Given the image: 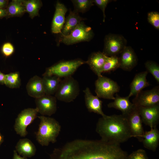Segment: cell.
I'll return each mask as SVG.
<instances>
[{
    "label": "cell",
    "instance_id": "484cf974",
    "mask_svg": "<svg viewBox=\"0 0 159 159\" xmlns=\"http://www.w3.org/2000/svg\"><path fill=\"white\" fill-rule=\"evenodd\" d=\"M26 11L32 19L39 15V10L42 5L41 1L38 0H23Z\"/></svg>",
    "mask_w": 159,
    "mask_h": 159
},
{
    "label": "cell",
    "instance_id": "52a82bcc",
    "mask_svg": "<svg viewBox=\"0 0 159 159\" xmlns=\"http://www.w3.org/2000/svg\"><path fill=\"white\" fill-rule=\"evenodd\" d=\"M95 86V92L99 98L114 100V94L120 90V87L116 82L102 75L98 77Z\"/></svg>",
    "mask_w": 159,
    "mask_h": 159
},
{
    "label": "cell",
    "instance_id": "ffe728a7",
    "mask_svg": "<svg viewBox=\"0 0 159 159\" xmlns=\"http://www.w3.org/2000/svg\"><path fill=\"white\" fill-rule=\"evenodd\" d=\"M140 138L145 148L153 152L156 151L159 143V131L157 127L145 132Z\"/></svg>",
    "mask_w": 159,
    "mask_h": 159
},
{
    "label": "cell",
    "instance_id": "5b68a950",
    "mask_svg": "<svg viewBox=\"0 0 159 159\" xmlns=\"http://www.w3.org/2000/svg\"><path fill=\"white\" fill-rule=\"evenodd\" d=\"M80 92L78 81L71 76L61 80L55 97L60 101L68 103L73 101L79 95Z\"/></svg>",
    "mask_w": 159,
    "mask_h": 159
},
{
    "label": "cell",
    "instance_id": "ba28073f",
    "mask_svg": "<svg viewBox=\"0 0 159 159\" xmlns=\"http://www.w3.org/2000/svg\"><path fill=\"white\" fill-rule=\"evenodd\" d=\"M127 41L122 35L109 34L105 37L102 53L106 56H117L127 46Z\"/></svg>",
    "mask_w": 159,
    "mask_h": 159
},
{
    "label": "cell",
    "instance_id": "8992f818",
    "mask_svg": "<svg viewBox=\"0 0 159 159\" xmlns=\"http://www.w3.org/2000/svg\"><path fill=\"white\" fill-rule=\"evenodd\" d=\"M94 36V33L92 28L86 25L82 21L69 35L61 36L59 42L67 45H70L83 42H89Z\"/></svg>",
    "mask_w": 159,
    "mask_h": 159
},
{
    "label": "cell",
    "instance_id": "4316f807",
    "mask_svg": "<svg viewBox=\"0 0 159 159\" xmlns=\"http://www.w3.org/2000/svg\"><path fill=\"white\" fill-rule=\"evenodd\" d=\"M4 85L11 89L19 88L21 85V80L19 72H12L5 74Z\"/></svg>",
    "mask_w": 159,
    "mask_h": 159
},
{
    "label": "cell",
    "instance_id": "d4e9b609",
    "mask_svg": "<svg viewBox=\"0 0 159 159\" xmlns=\"http://www.w3.org/2000/svg\"><path fill=\"white\" fill-rule=\"evenodd\" d=\"M6 9V18L20 16L26 12L23 0H12L8 4Z\"/></svg>",
    "mask_w": 159,
    "mask_h": 159
},
{
    "label": "cell",
    "instance_id": "f1b7e54d",
    "mask_svg": "<svg viewBox=\"0 0 159 159\" xmlns=\"http://www.w3.org/2000/svg\"><path fill=\"white\" fill-rule=\"evenodd\" d=\"M71 1L74 6V10L78 13L86 12L94 4L93 0H72Z\"/></svg>",
    "mask_w": 159,
    "mask_h": 159
},
{
    "label": "cell",
    "instance_id": "7a4b0ae2",
    "mask_svg": "<svg viewBox=\"0 0 159 159\" xmlns=\"http://www.w3.org/2000/svg\"><path fill=\"white\" fill-rule=\"evenodd\" d=\"M96 131L101 140L120 145L132 137L127 119L122 114L102 117L97 123Z\"/></svg>",
    "mask_w": 159,
    "mask_h": 159
},
{
    "label": "cell",
    "instance_id": "7c38bea8",
    "mask_svg": "<svg viewBox=\"0 0 159 159\" xmlns=\"http://www.w3.org/2000/svg\"><path fill=\"white\" fill-rule=\"evenodd\" d=\"M125 117L128 121L131 137L137 138L140 141H141L140 137L144 134L145 132L138 107L135 106Z\"/></svg>",
    "mask_w": 159,
    "mask_h": 159
},
{
    "label": "cell",
    "instance_id": "2e32d148",
    "mask_svg": "<svg viewBox=\"0 0 159 159\" xmlns=\"http://www.w3.org/2000/svg\"><path fill=\"white\" fill-rule=\"evenodd\" d=\"M86 107L89 111L100 115L102 117L105 115L102 110V101L97 95H94L90 88L86 87L83 90Z\"/></svg>",
    "mask_w": 159,
    "mask_h": 159
},
{
    "label": "cell",
    "instance_id": "d6986e66",
    "mask_svg": "<svg viewBox=\"0 0 159 159\" xmlns=\"http://www.w3.org/2000/svg\"><path fill=\"white\" fill-rule=\"evenodd\" d=\"M129 98L128 96L121 97L117 94L114 101L108 103L107 107L120 111L122 114L126 116L135 107L133 103L130 101Z\"/></svg>",
    "mask_w": 159,
    "mask_h": 159
},
{
    "label": "cell",
    "instance_id": "44dd1931",
    "mask_svg": "<svg viewBox=\"0 0 159 159\" xmlns=\"http://www.w3.org/2000/svg\"><path fill=\"white\" fill-rule=\"evenodd\" d=\"M26 88L28 95L35 98L40 97L45 94L42 78L37 75H35L29 80Z\"/></svg>",
    "mask_w": 159,
    "mask_h": 159
},
{
    "label": "cell",
    "instance_id": "cb8c5ba5",
    "mask_svg": "<svg viewBox=\"0 0 159 159\" xmlns=\"http://www.w3.org/2000/svg\"><path fill=\"white\" fill-rule=\"evenodd\" d=\"M43 85L45 95H55L61 80V78L55 76H43Z\"/></svg>",
    "mask_w": 159,
    "mask_h": 159
},
{
    "label": "cell",
    "instance_id": "d6a6232c",
    "mask_svg": "<svg viewBox=\"0 0 159 159\" xmlns=\"http://www.w3.org/2000/svg\"><path fill=\"white\" fill-rule=\"evenodd\" d=\"M14 52V48L10 43L7 42L4 43L1 47V52L6 57L11 56Z\"/></svg>",
    "mask_w": 159,
    "mask_h": 159
},
{
    "label": "cell",
    "instance_id": "ac0fdd59",
    "mask_svg": "<svg viewBox=\"0 0 159 159\" xmlns=\"http://www.w3.org/2000/svg\"><path fill=\"white\" fill-rule=\"evenodd\" d=\"M148 72L146 71L136 74L130 85V91L128 96L129 97L136 95L144 88L148 87L150 84L146 77Z\"/></svg>",
    "mask_w": 159,
    "mask_h": 159
},
{
    "label": "cell",
    "instance_id": "30bf717a",
    "mask_svg": "<svg viewBox=\"0 0 159 159\" xmlns=\"http://www.w3.org/2000/svg\"><path fill=\"white\" fill-rule=\"evenodd\" d=\"M133 104L138 107H150L159 104V86L151 89L142 90L132 100Z\"/></svg>",
    "mask_w": 159,
    "mask_h": 159
},
{
    "label": "cell",
    "instance_id": "4fadbf2b",
    "mask_svg": "<svg viewBox=\"0 0 159 159\" xmlns=\"http://www.w3.org/2000/svg\"><path fill=\"white\" fill-rule=\"evenodd\" d=\"M138 107L142 122L151 129L157 127L159 121V104L150 107Z\"/></svg>",
    "mask_w": 159,
    "mask_h": 159
},
{
    "label": "cell",
    "instance_id": "3957f363",
    "mask_svg": "<svg viewBox=\"0 0 159 159\" xmlns=\"http://www.w3.org/2000/svg\"><path fill=\"white\" fill-rule=\"evenodd\" d=\"M40 120L36 140L42 146H47L50 143H54L60 132L61 126L55 119L40 116L37 117Z\"/></svg>",
    "mask_w": 159,
    "mask_h": 159
},
{
    "label": "cell",
    "instance_id": "4dcf8cb0",
    "mask_svg": "<svg viewBox=\"0 0 159 159\" xmlns=\"http://www.w3.org/2000/svg\"><path fill=\"white\" fill-rule=\"evenodd\" d=\"M148 20L149 23L158 30L159 29V13L152 11L148 14Z\"/></svg>",
    "mask_w": 159,
    "mask_h": 159
},
{
    "label": "cell",
    "instance_id": "e575fe53",
    "mask_svg": "<svg viewBox=\"0 0 159 159\" xmlns=\"http://www.w3.org/2000/svg\"><path fill=\"white\" fill-rule=\"evenodd\" d=\"M8 5V1L0 0V9H6Z\"/></svg>",
    "mask_w": 159,
    "mask_h": 159
},
{
    "label": "cell",
    "instance_id": "836d02e7",
    "mask_svg": "<svg viewBox=\"0 0 159 159\" xmlns=\"http://www.w3.org/2000/svg\"><path fill=\"white\" fill-rule=\"evenodd\" d=\"M94 3H95L102 11L103 14V21H105L106 16L105 14V9L108 4L112 1L110 0H93Z\"/></svg>",
    "mask_w": 159,
    "mask_h": 159
},
{
    "label": "cell",
    "instance_id": "74e56055",
    "mask_svg": "<svg viewBox=\"0 0 159 159\" xmlns=\"http://www.w3.org/2000/svg\"><path fill=\"white\" fill-rule=\"evenodd\" d=\"M13 159H27L26 158L22 157L19 155L16 150L14 151L13 157Z\"/></svg>",
    "mask_w": 159,
    "mask_h": 159
},
{
    "label": "cell",
    "instance_id": "d590c367",
    "mask_svg": "<svg viewBox=\"0 0 159 159\" xmlns=\"http://www.w3.org/2000/svg\"><path fill=\"white\" fill-rule=\"evenodd\" d=\"M7 15L6 9H0V18L6 17Z\"/></svg>",
    "mask_w": 159,
    "mask_h": 159
},
{
    "label": "cell",
    "instance_id": "5bb4252c",
    "mask_svg": "<svg viewBox=\"0 0 159 159\" xmlns=\"http://www.w3.org/2000/svg\"><path fill=\"white\" fill-rule=\"evenodd\" d=\"M120 54L119 57L120 68L125 71H130L137 65L138 57L131 47L126 46Z\"/></svg>",
    "mask_w": 159,
    "mask_h": 159
},
{
    "label": "cell",
    "instance_id": "6da1fadb",
    "mask_svg": "<svg viewBox=\"0 0 159 159\" xmlns=\"http://www.w3.org/2000/svg\"><path fill=\"white\" fill-rule=\"evenodd\" d=\"M120 144L100 140L75 139L55 148L50 159H127Z\"/></svg>",
    "mask_w": 159,
    "mask_h": 159
},
{
    "label": "cell",
    "instance_id": "1f68e13d",
    "mask_svg": "<svg viewBox=\"0 0 159 159\" xmlns=\"http://www.w3.org/2000/svg\"><path fill=\"white\" fill-rule=\"evenodd\" d=\"M127 159H149L145 150L140 149L128 155Z\"/></svg>",
    "mask_w": 159,
    "mask_h": 159
},
{
    "label": "cell",
    "instance_id": "9c48e42d",
    "mask_svg": "<svg viewBox=\"0 0 159 159\" xmlns=\"http://www.w3.org/2000/svg\"><path fill=\"white\" fill-rule=\"evenodd\" d=\"M38 113L36 108H28L21 112L15 120L14 125V129L18 135L21 137L27 135L26 127L37 117Z\"/></svg>",
    "mask_w": 159,
    "mask_h": 159
},
{
    "label": "cell",
    "instance_id": "277c9868",
    "mask_svg": "<svg viewBox=\"0 0 159 159\" xmlns=\"http://www.w3.org/2000/svg\"><path fill=\"white\" fill-rule=\"evenodd\" d=\"M86 61L80 59L60 61L47 68L43 76H55L60 78L72 76Z\"/></svg>",
    "mask_w": 159,
    "mask_h": 159
},
{
    "label": "cell",
    "instance_id": "83f0119b",
    "mask_svg": "<svg viewBox=\"0 0 159 159\" xmlns=\"http://www.w3.org/2000/svg\"><path fill=\"white\" fill-rule=\"evenodd\" d=\"M119 57L117 56H107L102 69V73L108 72L116 70L120 68Z\"/></svg>",
    "mask_w": 159,
    "mask_h": 159
},
{
    "label": "cell",
    "instance_id": "8d00e7d4",
    "mask_svg": "<svg viewBox=\"0 0 159 159\" xmlns=\"http://www.w3.org/2000/svg\"><path fill=\"white\" fill-rule=\"evenodd\" d=\"M5 74L0 72V85H4Z\"/></svg>",
    "mask_w": 159,
    "mask_h": 159
},
{
    "label": "cell",
    "instance_id": "e0dca14e",
    "mask_svg": "<svg viewBox=\"0 0 159 159\" xmlns=\"http://www.w3.org/2000/svg\"><path fill=\"white\" fill-rule=\"evenodd\" d=\"M107 56L100 51L94 52L89 56L86 64L98 77L102 75V69Z\"/></svg>",
    "mask_w": 159,
    "mask_h": 159
},
{
    "label": "cell",
    "instance_id": "7402d4cb",
    "mask_svg": "<svg viewBox=\"0 0 159 159\" xmlns=\"http://www.w3.org/2000/svg\"><path fill=\"white\" fill-rule=\"evenodd\" d=\"M86 19L81 17L78 12L70 10L69 15L65 18L61 33V36L69 35L78 24Z\"/></svg>",
    "mask_w": 159,
    "mask_h": 159
},
{
    "label": "cell",
    "instance_id": "f546056e",
    "mask_svg": "<svg viewBox=\"0 0 159 159\" xmlns=\"http://www.w3.org/2000/svg\"><path fill=\"white\" fill-rule=\"evenodd\" d=\"M145 67L148 72L151 73L158 83H159V65L156 62L151 60L147 61Z\"/></svg>",
    "mask_w": 159,
    "mask_h": 159
},
{
    "label": "cell",
    "instance_id": "9a60e30c",
    "mask_svg": "<svg viewBox=\"0 0 159 159\" xmlns=\"http://www.w3.org/2000/svg\"><path fill=\"white\" fill-rule=\"evenodd\" d=\"M67 11V8L63 4L57 1L52 24L51 30L53 33H61Z\"/></svg>",
    "mask_w": 159,
    "mask_h": 159
},
{
    "label": "cell",
    "instance_id": "8fae6325",
    "mask_svg": "<svg viewBox=\"0 0 159 159\" xmlns=\"http://www.w3.org/2000/svg\"><path fill=\"white\" fill-rule=\"evenodd\" d=\"M35 102L38 113L43 116H50L57 111V99L55 96L45 94L35 98Z\"/></svg>",
    "mask_w": 159,
    "mask_h": 159
},
{
    "label": "cell",
    "instance_id": "603a6c76",
    "mask_svg": "<svg viewBox=\"0 0 159 159\" xmlns=\"http://www.w3.org/2000/svg\"><path fill=\"white\" fill-rule=\"evenodd\" d=\"M16 151L23 157H31L34 156L36 149L33 143L27 138L20 139L16 146Z\"/></svg>",
    "mask_w": 159,
    "mask_h": 159
},
{
    "label": "cell",
    "instance_id": "f35d334b",
    "mask_svg": "<svg viewBox=\"0 0 159 159\" xmlns=\"http://www.w3.org/2000/svg\"><path fill=\"white\" fill-rule=\"evenodd\" d=\"M3 141V137L0 132V146Z\"/></svg>",
    "mask_w": 159,
    "mask_h": 159
}]
</instances>
